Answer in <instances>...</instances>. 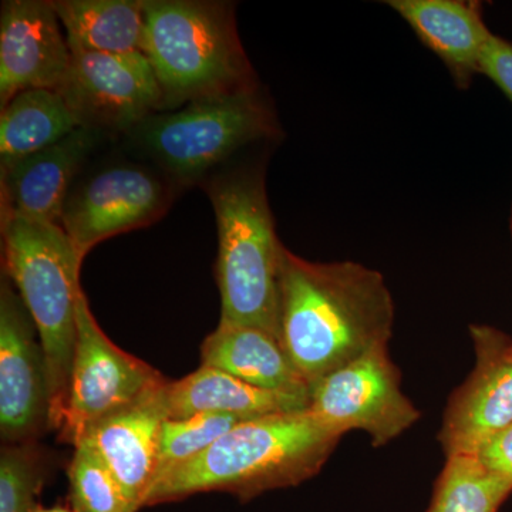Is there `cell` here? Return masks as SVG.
Listing matches in <instances>:
<instances>
[{"instance_id": "6da1fadb", "label": "cell", "mask_w": 512, "mask_h": 512, "mask_svg": "<svg viewBox=\"0 0 512 512\" xmlns=\"http://www.w3.org/2000/svg\"><path fill=\"white\" fill-rule=\"evenodd\" d=\"M396 308L384 276L352 261L312 262L284 249L278 335L309 387L389 345Z\"/></svg>"}, {"instance_id": "7a4b0ae2", "label": "cell", "mask_w": 512, "mask_h": 512, "mask_svg": "<svg viewBox=\"0 0 512 512\" xmlns=\"http://www.w3.org/2000/svg\"><path fill=\"white\" fill-rule=\"evenodd\" d=\"M343 434L309 410L269 414L238 424L201 454L151 484L144 508L201 493H228L242 503L315 477Z\"/></svg>"}, {"instance_id": "3957f363", "label": "cell", "mask_w": 512, "mask_h": 512, "mask_svg": "<svg viewBox=\"0 0 512 512\" xmlns=\"http://www.w3.org/2000/svg\"><path fill=\"white\" fill-rule=\"evenodd\" d=\"M141 53L156 73L164 111L259 87L231 3L144 0Z\"/></svg>"}, {"instance_id": "277c9868", "label": "cell", "mask_w": 512, "mask_h": 512, "mask_svg": "<svg viewBox=\"0 0 512 512\" xmlns=\"http://www.w3.org/2000/svg\"><path fill=\"white\" fill-rule=\"evenodd\" d=\"M204 188L217 217L220 323L254 326L279 339V276L285 247L276 235L264 171L241 168L210 178Z\"/></svg>"}, {"instance_id": "5b68a950", "label": "cell", "mask_w": 512, "mask_h": 512, "mask_svg": "<svg viewBox=\"0 0 512 512\" xmlns=\"http://www.w3.org/2000/svg\"><path fill=\"white\" fill-rule=\"evenodd\" d=\"M3 272L35 323L49 377L50 430H57L69 394L77 340L84 259L53 222L2 217Z\"/></svg>"}, {"instance_id": "8992f818", "label": "cell", "mask_w": 512, "mask_h": 512, "mask_svg": "<svg viewBox=\"0 0 512 512\" xmlns=\"http://www.w3.org/2000/svg\"><path fill=\"white\" fill-rule=\"evenodd\" d=\"M279 133L275 111L256 87L158 111L126 137L171 184L188 187L207 183L239 151Z\"/></svg>"}, {"instance_id": "52a82bcc", "label": "cell", "mask_w": 512, "mask_h": 512, "mask_svg": "<svg viewBox=\"0 0 512 512\" xmlns=\"http://www.w3.org/2000/svg\"><path fill=\"white\" fill-rule=\"evenodd\" d=\"M167 382L153 366L111 342L83 292L69 394L56 430L59 440L76 447L94 423L147 399Z\"/></svg>"}, {"instance_id": "ba28073f", "label": "cell", "mask_w": 512, "mask_h": 512, "mask_svg": "<svg viewBox=\"0 0 512 512\" xmlns=\"http://www.w3.org/2000/svg\"><path fill=\"white\" fill-rule=\"evenodd\" d=\"M309 412L339 431H365L383 447L420 420V412L402 392L400 372L387 346L370 350L311 387Z\"/></svg>"}, {"instance_id": "9c48e42d", "label": "cell", "mask_w": 512, "mask_h": 512, "mask_svg": "<svg viewBox=\"0 0 512 512\" xmlns=\"http://www.w3.org/2000/svg\"><path fill=\"white\" fill-rule=\"evenodd\" d=\"M174 187L143 165H104L74 183L59 225L84 259L100 242L160 220Z\"/></svg>"}, {"instance_id": "30bf717a", "label": "cell", "mask_w": 512, "mask_h": 512, "mask_svg": "<svg viewBox=\"0 0 512 512\" xmlns=\"http://www.w3.org/2000/svg\"><path fill=\"white\" fill-rule=\"evenodd\" d=\"M80 126L101 133H123L164 111V96L143 53L104 55L72 52L60 87Z\"/></svg>"}, {"instance_id": "8fae6325", "label": "cell", "mask_w": 512, "mask_h": 512, "mask_svg": "<svg viewBox=\"0 0 512 512\" xmlns=\"http://www.w3.org/2000/svg\"><path fill=\"white\" fill-rule=\"evenodd\" d=\"M45 352L12 282L0 285V436L3 444L39 441L50 430Z\"/></svg>"}, {"instance_id": "7c38bea8", "label": "cell", "mask_w": 512, "mask_h": 512, "mask_svg": "<svg viewBox=\"0 0 512 512\" xmlns=\"http://www.w3.org/2000/svg\"><path fill=\"white\" fill-rule=\"evenodd\" d=\"M476 366L450 397L439 441L447 457L477 456L512 424V340L490 326L470 328Z\"/></svg>"}, {"instance_id": "4fadbf2b", "label": "cell", "mask_w": 512, "mask_h": 512, "mask_svg": "<svg viewBox=\"0 0 512 512\" xmlns=\"http://www.w3.org/2000/svg\"><path fill=\"white\" fill-rule=\"evenodd\" d=\"M52 2L8 0L0 13V107L32 89L55 90L72 52Z\"/></svg>"}, {"instance_id": "5bb4252c", "label": "cell", "mask_w": 512, "mask_h": 512, "mask_svg": "<svg viewBox=\"0 0 512 512\" xmlns=\"http://www.w3.org/2000/svg\"><path fill=\"white\" fill-rule=\"evenodd\" d=\"M103 137L101 131L82 126L53 146L0 168L2 217L59 224L74 180Z\"/></svg>"}, {"instance_id": "9a60e30c", "label": "cell", "mask_w": 512, "mask_h": 512, "mask_svg": "<svg viewBox=\"0 0 512 512\" xmlns=\"http://www.w3.org/2000/svg\"><path fill=\"white\" fill-rule=\"evenodd\" d=\"M163 389L97 421L79 443L92 448L109 467L131 512L143 510L144 498L156 474L158 437L167 420Z\"/></svg>"}, {"instance_id": "2e32d148", "label": "cell", "mask_w": 512, "mask_h": 512, "mask_svg": "<svg viewBox=\"0 0 512 512\" xmlns=\"http://www.w3.org/2000/svg\"><path fill=\"white\" fill-rule=\"evenodd\" d=\"M386 5L439 57L458 89L471 86L480 74L485 47L494 35L485 25L480 2L389 0Z\"/></svg>"}, {"instance_id": "e0dca14e", "label": "cell", "mask_w": 512, "mask_h": 512, "mask_svg": "<svg viewBox=\"0 0 512 512\" xmlns=\"http://www.w3.org/2000/svg\"><path fill=\"white\" fill-rule=\"evenodd\" d=\"M201 366L224 370L259 389L311 402V387L293 366L281 340L268 330L220 323L202 342Z\"/></svg>"}, {"instance_id": "ac0fdd59", "label": "cell", "mask_w": 512, "mask_h": 512, "mask_svg": "<svg viewBox=\"0 0 512 512\" xmlns=\"http://www.w3.org/2000/svg\"><path fill=\"white\" fill-rule=\"evenodd\" d=\"M167 419H185L202 413H225L255 419L269 414L308 410V400L252 386L215 367L201 366L183 379L165 384Z\"/></svg>"}, {"instance_id": "d6986e66", "label": "cell", "mask_w": 512, "mask_h": 512, "mask_svg": "<svg viewBox=\"0 0 512 512\" xmlns=\"http://www.w3.org/2000/svg\"><path fill=\"white\" fill-rule=\"evenodd\" d=\"M52 3L70 52L141 53L144 0H57Z\"/></svg>"}, {"instance_id": "ffe728a7", "label": "cell", "mask_w": 512, "mask_h": 512, "mask_svg": "<svg viewBox=\"0 0 512 512\" xmlns=\"http://www.w3.org/2000/svg\"><path fill=\"white\" fill-rule=\"evenodd\" d=\"M79 127L76 114L55 90L16 94L0 114V168L53 146Z\"/></svg>"}, {"instance_id": "44dd1931", "label": "cell", "mask_w": 512, "mask_h": 512, "mask_svg": "<svg viewBox=\"0 0 512 512\" xmlns=\"http://www.w3.org/2000/svg\"><path fill=\"white\" fill-rule=\"evenodd\" d=\"M512 481L491 473L476 456L447 457L427 512H497Z\"/></svg>"}, {"instance_id": "7402d4cb", "label": "cell", "mask_w": 512, "mask_h": 512, "mask_svg": "<svg viewBox=\"0 0 512 512\" xmlns=\"http://www.w3.org/2000/svg\"><path fill=\"white\" fill-rule=\"evenodd\" d=\"M52 460L39 441L3 444L0 453V512H36Z\"/></svg>"}, {"instance_id": "603a6c76", "label": "cell", "mask_w": 512, "mask_h": 512, "mask_svg": "<svg viewBox=\"0 0 512 512\" xmlns=\"http://www.w3.org/2000/svg\"><path fill=\"white\" fill-rule=\"evenodd\" d=\"M247 420L251 419L225 413H202L185 419L164 420L158 437L153 483L168 471L207 450L229 430Z\"/></svg>"}, {"instance_id": "cb8c5ba5", "label": "cell", "mask_w": 512, "mask_h": 512, "mask_svg": "<svg viewBox=\"0 0 512 512\" xmlns=\"http://www.w3.org/2000/svg\"><path fill=\"white\" fill-rule=\"evenodd\" d=\"M67 476L73 512H131L119 481L86 444L74 447Z\"/></svg>"}, {"instance_id": "d4e9b609", "label": "cell", "mask_w": 512, "mask_h": 512, "mask_svg": "<svg viewBox=\"0 0 512 512\" xmlns=\"http://www.w3.org/2000/svg\"><path fill=\"white\" fill-rule=\"evenodd\" d=\"M480 74L488 77L512 103V43L493 35L485 47Z\"/></svg>"}, {"instance_id": "484cf974", "label": "cell", "mask_w": 512, "mask_h": 512, "mask_svg": "<svg viewBox=\"0 0 512 512\" xmlns=\"http://www.w3.org/2000/svg\"><path fill=\"white\" fill-rule=\"evenodd\" d=\"M476 457L488 471L512 481V424L488 440Z\"/></svg>"}, {"instance_id": "4316f807", "label": "cell", "mask_w": 512, "mask_h": 512, "mask_svg": "<svg viewBox=\"0 0 512 512\" xmlns=\"http://www.w3.org/2000/svg\"><path fill=\"white\" fill-rule=\"evenodd\" d=\"M36 512H73V510L69 507H63V505H57V507L50 508L42 507V505H40Z\"/></svg>"}, {"instance_id": "83f0119b", "label": "cell", "mask_w": 512, "mask_h": 512, "mask_svg": "<svg viewBox=\"0 0 512 512\" xmlns=\"http://www.w3.org/2000/svg\"><path fill=\"white\" fill-rule=\"evenodd\" d=\"M511 227H512V221H511Z\"/></svg>"}]
</instances>
